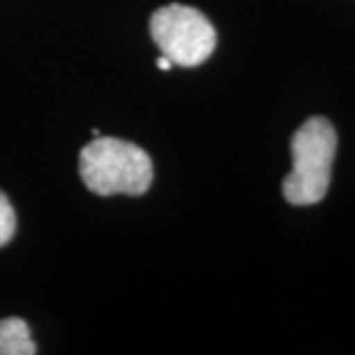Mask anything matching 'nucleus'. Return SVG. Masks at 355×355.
Returning a JSON list of instances; mask_svg holds the SVG:
<instances>
[{
	"label": "nucleus",
	"instance_id": "nucleus-2",
	"mask_svg": "<svg viewBox=\"0 0 355 355\" xmlns=\"http://www.w3.org/2000/svg\"><path fill=\"white\" fill-rule=\"evenodd\" d=\"M292 170L282 180V196L292 205L320 203L330 188L338 135L326 116H310L291 140Z\"/></svg>",
	"mask_w": 355,
	"mask_h": 355
},
{
	"label": "nucleus",
	"instance_id": "nucleus-1",
	"mask_svg": "<svg viewBox=\"0 0 355 355\" xmlns=\"http://www.w3.org/2000/svg\"><path fill=\"white\" fill-rule=\"evenodd\" d=\"M79 176L97 196H142L153 184V160L135 142L99 135L79 154Z\"/></svg>",
	"mask_w": 355,
	"mask_h": 355
},
{
	"label": "nucleus",
	"instance_id": "nucleus-3",
	"mask_svg": "<svg viewBox=\"0 0 355 355\" xmlns=\"http://www.w3.org/2000/svg\"><path fill=\"white\" fill-rule=\"evenodd\" d=\"M150 36L172 64L196 67L216 50L217 36L211 22L200 10L184 4H168L150 18Z\"/></svg>",
	"mask_w": 355,
	"mask_h": 355
},
{
	"label": "nucleus",
	"instance_id": "nucleus-6",
	"mask_svg": "<svg viewBox=\"0 0 355 355\" xmlns=\"http://www.w3.org/2000/svg\"><path fill=\"white\" fill-rule=\"evenodd\" d=\"M156 65H158V69H162V71H170V69H172V62H170V60H168V58H166V55H160V58H158V60H156Z\"/></svg>",
	"mask_w": 355,
	"mask_h": 355
},
{
	"label": "nucleus",
	"instance_id": "nucleus-5",
	"mask_svg": "<svg viewBox=\"0 0 355 355\" xmlns=\"http://www.w3.org/2000/svg\"><path fill=\"white\" fill-rule=\"evenodd\" d=\"M16 233V214L6 193L0 190V247L8 245Z\"/></svg>",
	"mask_w": 355,
	"mask_h": 355
},
{
	"label": "nucleus",
	"instance_id": "nucleus-4",
	"mask_svg": "<svg viewBox=\"0 0 355 355\" xmlns=\"http://www.w3.org/2000/svg\"><path fill=\"white\" fill-rule=\"evenodd\" d=\"M38 352L22 318L0 320V355H34Z\"/></svg>",
	"mask_w": 355,
	"mask_h": 355
}]
</instances>
